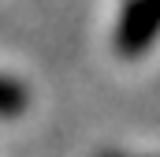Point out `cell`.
I'll return each instance as SVG.
<instances>
[{"mask_svg":"<svg viewBox=\"0 0 160 157\" xmlns=\"http://www.w3.org/2000/svg\"><path fill=\"white\" fill-rule=\"evenodd\" d=\"M160 38V0H127L116 23V49L123 56H142Z\"/></svg>","mask_w":160,"mask_h":157,"instance_id":"1","label":"cell"},{"mask_svg":"<svg viewBox=\"0 0 160 157\" xmlns=\"http://www.w3.org/2000/svg\"><path fill=\"white\" fill-rule=\"evenodd\" d=\"M116 157H119V154H116Z\"/></svg>","mask_w":160,"mask_h":157,"instance_id":"3","label":"cell"},{"mask_svg":"<svg viewBox=\"0 0 160 157\" xmlns=\"http://www.w3.org/2000/svg\"><path fill=\"white\" fill-rule=\"evenodd\" d=\"M26 105H30L26 86L11 75H0V120H15L19 112H26Z\"/></svg>","mask_w":160,"mask_h":157,"instance_id":"2","label":"cell"}]
</instances>
